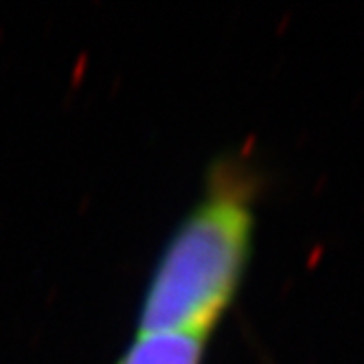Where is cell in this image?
Returning <instances> with one entry per match:
<instances>
[{"label": "cell", "mask_w": 364, "mask_h": 364, "mask_svg": "<svg viewBox=\"0 0 364 364\" xmlns=\"http://www.w3.org/2000/svg\"><path fill=\"white\" fill-rule=\"evenodd\" d=\"M255 196V176L244 163H213L202 196L149 272L136 331L213 333L235 301L250 262Z\"/></svg>", "instance_id": "cell-1"}, {"label": "cell", "mask_w": 364, "mask_h": 364, "mask_svg": "<svg viewBox=\"0 0 364 364\" xmlns=\"http://www.w3.org/2000/svg\"><path fill=\"white\" fill-rule=\"evenodd\" d=\"M211 333L136 331L117 364H202Z\"/></svg>", "instance_id": "cell-2"}]
</instances>
